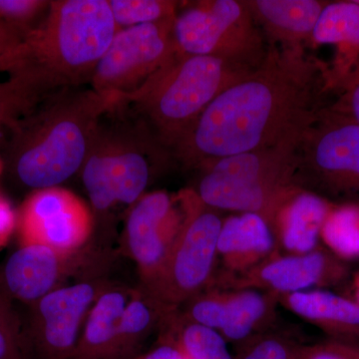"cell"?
I'll list each match as a JSON object with an SVG mask.
<instances>
[{
	"instance_id": "cell-1",
	"label": "cell",
	"mask_w": 359,
	"mask_h": 359,
	"mask_svg": "<svg viewBox=\"0 0 359 359\" xmlns=\"http://www.w3.org/2000/svg\"><path fill=\"white\" fill-rule=\"evenodd\" d=\"M268 46L263 65L222 92L172 150L184 166L200 169L299 138L327 107L325 62L306 48Z\"/></svg>"
},
{
	"instance_id": "cell-2",
	"label": "cell",
	"mask_w": 359,
	"mask_h": 359,
	"mask_svg": "<svg viewBox=\"0 0 359 359\" xmlns=\"http://www.w3.org/2000/svg\"><path fill=\"white\" fill-rule=\"evenodd\" d=\"M117 30L109 0H52L43 20L23 39L9 79L39 102L90 84Z\"/></svg>"
},
{
	"instance_id": "cell-3",
	"label": "cell",
	"mask_w": 359,
	"mask_h": 359,
	"mask_svg": "<svg viewBox=\"0 0 359 359\" xmlns=\"http://www.w3.org/2000/svg\"><path fill=\"white\" fill-rule=\"evenodd\" d=\"M115 103L82 87L46 97L11 130L7 159L14 177L37 191L81 172L97 125Z\"/></svg>"
},
{
	"instance_id": "cell-4",
	"label": "cell",
	"mask_w": 359,
	"mask_h": 359,
	"mask_svg": "<svg viewBox=\"0 0 359 359\" xmlns=\"http://www.w3.org/2000/svg\"><path fill=\"white\" fill-rule=\"evenodd\" d=\"M254 71L212 56L178 55L116 104L144 123L172 154L205 108Z\"/></svg>"
},
{
	"instance_id": "cell-5",
	"label": "cell",
	"mask_w": 359,
	"mask_h": 359,
	"mask_svg": "<svg viewBox=\"0 0 359 359\" xmlns=\"http://www.w3.org/2000/svg\"><path fill=\"white\" fill-rule=\"evenodd\" d=\"M171 152L128 110L115 104L101 118L81 169L82 182L94 211L133 205L145 195L156 170Z\"/></svg>"
},
{
	"instance_id": "cell-6",
	"label": "cell",
	"mask_w": 359,
	"mask_h": 359,
	"mask_svg": "<svg viewBox=\"0 0 359 359\" xmlns=\"http://www.w3.org/2000/svg\"><path fill=\"white\" fill-rule=\"evenodd\" d=\"M301 137L208 163L200 168L202 174L194 192L217 211L254 212L269 224L299 189L294 184L295 149Z\"/></svg>"
},
{
	"instance_id": "cell-7",
	"label": "cell",
	"mask_w": 359,
	"mask_h": 359,
	"mask_svg": "<svg viewBox=\"0 0 359 359\" xmlns=\"http://www.w3.org/2000/svg\"><path fill=\"white\" fill-rule=\"evenodd\" d=\"M294 184L332 204H359V123L323 108L295 149Z\"/></svg>"
},
{
	"instance_id": "cell-8",
	"label": "cell",
	"mask_w": 359,
	"mask_h": 359,
	"mask_svg": "<svg viewBox=\"0 0 359 359\" xmlns=\"http://www.w3.org/2000/svg\"><path fill=\"white\" fill-rule=\"evenodd\" d=\"M173 36L179 55L212 56L256 70L268 47L245 1L205 0L178 13Z\"/></svg>"
},
{
	"instance_id": "cell-9",
	"label": "cell",
	"mask_w": 359,
	"mask_h": 359,
	"mask_svg": "<svg viewBox=\"0 0 359 359\" xmlns=\"http://www.w3.org/2000/svg\"><path fill=\"white\" fill-rule=\"evenodd\" d=\"M185 221L159 276L143 287L174 313L189 299L210 289L216 278L218 238L223 219L194 190L181 193Z\"/></svg>"
},
{
	"instance_id": "cell-10",
	"label": "cell",
	"mask_w": 359,
	"mask_h": 359,
	"mask_svg": "<svg viewBox=\"0 0 359 359\" xmlns=\"http://www.w3.org/2000/svg\"><path fill=\"white\" fill-rule=\"evenodd\" d=\"M175 20L117 30L94 71L91 88L116 100L136 91L170 65L179 55L173 36Z\"/></svg>"
},
{
	"instance_id": "cell-11",
	"label": "cell",
	"mask_w": 359,
	"mask_h": 359,
	"mask_svg": "<svg viewBox=\"0 0 359 359\" xmlns=\"http://www.w3.org/2000/svg\"><path fill=\"white\" fill-rule=\"evenodd\" d=\"M104 278H86L61 285L33 304L25 328L32 359H72L85 320L99 295L110 287Z\"/></svg>"
},
{
	"instance_id": "cell-12",
	"label": "cell",
	"mask_w": 359,
	"mask_h": 359,
	"mask_svg": "<svg viewBox=\"0 0 359 359\" xmlns=\"http://www.w3.org/2000/svg\"><path fill=\"white\" fill-rule=\"evenodd\" d=\"M93 226L91 208L61 186L34 191L18 212L20 244L45 245L66 254L83 250Z\"/></svg>"
},
{
	"instance_id": "cell-13",
	"label": "cell",
	"mask_w": 359,
	"mask_h": 359,
	"mask_svg": "<svg viewBox=\"0 0 359 359\" xmlns=\"http://www.w3.org/2000/svg\"><path fill=\"white\" fill-rule=\"evenodd\" d=\"M185 221L181 194L177 197L165 191L147 193L128 212L125 244L140 273L143 287L155 282Z\"/></svg>"
},
{
	"instance_id": "cell-14",
	"label": "cell",
	"mask_w": 359,
	"mask_h": 359,
	"mask_svg": "<svg viewBox=\"0 0 359 359\" xmlns=\"http://www.w3.org/2000/svg\"><path fill=\"white\" fill-rule=\"evenodd\" d=\"M347 276L346 263L320 245L304 255L276 252L242 275H217L212 287L252 289L283 295L339 285Z\"/></svg>"
},
{
	"instance_id": "cell-15",
	"label": "cell",
	"mask_w": 359,
	"mask_h": 359,
	"mask_svg": "<svg viewBox=\"0 0 359 359\" xmlns=\"http://www.w3.org/2000/svg\"><path fill=\"white\" fill-rule=\"evenodd\" d=\"M81 252L66 254L45 245L21 244L4 264L0 290L11 299L32 306L83 268Z\"/></svg>"
},
{
	"instance_id": "cell-16",
	"label": "cell",
	"mask_w": 359,
	"mask_h": 359,
	"mask_svg": "<svg viewBox=\"0 0 359 359\" xmlns=\"http://www.w3.org/2000/svg\"><path fill=\"white\" fill-rule=\"evenodd\" d=\"M334 49L327 65V88L337 93L359 75V4L354 0L327 2L321 11L311 46Z\"/></svg>"
},
{
	"instance_id": "cell-17",
	"label": "cell",
	"mask_w": 359,
	"mask_h": 359,
	"mask_svg": "<svg viewBox=\"0 0 359 359\" xmlns=\"http://www.w3.org/2000/svg\"><path fill=\"white\" fill-rule=\"evenodd\" d=\"M217 250L224 268L219 276L242 275L280 252L271 226L254 212L223 219Z\"/></svg>"
},
{
	"instance_id": "cell-18",
	"label": "cell",
	"mask_w": 359,
	"mask_h": 359,
	"mask_svg": "<svg viewBox=\"0 0 359 359\" xmlns=\"http://www.w3.org/2000/svg\"><path fill=\"white\" fill-rule=\"evenodd\" d=\"M334 205L304 189H297L269 222L278 252L304 255L320 247L321 229Z\"/></svg>"
},
{
	"instance_id": "cell-19",
	"label": "cell",
	"mask_w": 359,
	"mask_h": 359,
	"mask_svg": "<svg viewBox=\"0 0 359 359\" xmlns=\"http://www.w3.org/2000/svg\"><path fill=\"white\" fill-rule=\"evenodd\" d=\"M269 45L285 49L306 48L327 1L318 0H249L245 1Z\"/></svg>"
},
{
	"instance_id": "cell-20",
	"label": "cell",
	"mask_w": 359,
	"mask_h": 359,
	"mask_svg": "<svg viewBox=\"0 0 359 359\" xmlns=\"http://www.w3.org/2000/svg\"><path fill=\"white\" fill-rule=\"evenodd\" d=\"M135 290L111 285L90 309L72 359H120L118 349L120 320Z\"/></svg>"
},
{
	"instance_id": "cell-21",
	"label": "cell",
	"mask_w": 359,
	"mask_h": 359,
	"mask_svg": "<svg viewBox=\"0 0 359 359\" xmlns=\"http://www.w3.org/2000/svg\"><path fill=\"white\" fill-rule=\"evenodd\" d=\"M280 302L304 320L339 339L359 337L358 302L323 290L280 295Z\"/></svg>"
},
{
	"instance_id": "cell-22",
	"label": "cell",
	"mask_w": 359,
	"mask_h": 359,
	"mask_svg": "<svg viewBox=\"0 0 359 359\" xmlns=\"http://www.w3.org/2000/svg\"><path fill=\"white\" fill-rule=\"evenodd\" d=\"M226 292L224 327L219 330L226 342L240 344L268 330L275 318L280 295L252 289Z\"/></svg>"
},
{
	"instance_id": "cell-23",
	"label": "cell",
	"mask_w": 359,
	"mask_h": 359,
	"mask_svg": "<svg viewBox=\"0 0 359 359\" xmlns=\"http://www.w3.org/2000/svg\"><path fill=\"white\" fill-rule=\"evenodd\" d=\"M173 313L142 287L135 290L120 320V359H135L141 344Z\"/></svg>"
},
{
	"instance_id": "cell-24",
	"label": "cell",
	"mask_w": 359,
	"mask_h": 359,
	"mask_svg": "<svg viewBox=\"0 0 359 359\" xmlns=\"http://www.w3.org/2000/svg\"><path fill=\"white\" fill-rule=\"evenodd\" d=\"M163 327L165 339L172 340L185 359H233L223 335L186 320L178 311L168 316Z\"/></svg>"
},
{
	"instance_id": "cell-25",
	"label": "cell",
	"mask_w": 359,
	"mask_h": 359,
	"mask_svg": "<svg viewBox=\"0 0 359 359\" xmlns=\"http://www.w3.org/2000/svg\"><path fill=\"white\" fill-rule=\"evenodd\" d=\"M320 240L341 261L359 259V204L334 205L321 229Z\"/></svg>"
},
{
	"instance_id": "cell-26",
	"label": "cell",
	"mask_w": 359,
	"mask_h": 359,
	"mask_svg": "<svg viewBox=\"0 0 359 359\" xmlns=\"http://www.w3.org/2000/svg\"><path fill=\"white\" fill-rule=\"evenodd\" d=\"M118 30L131 26L175 20L179 2L171 0H109Z\"/></svg>"
},
{
	"instance_id": "cell-27",
	"label": "cell",
	"mask_w": 359,
	"mask_h": 359,
	"mask_svg": "<svg viewBox=\"0 0 359 359\" xmlns=\"http://www.w3.org/2000/svg\"><path fill=\"white\" fill-rule=\"evenodd\" d=\"M238 346L233 359H301L304 347L285 335L266 330Z\"/></svg>"
},
{
	"instance_id": "cell-28",
	"label": "cell",
	"mask_w": 359,
	"mask_h": 359,
	"mask_svg": "<svg viewBox=\"0 0 359 359\" xmlns=\"http://www.w3.org/2000/svg\"><path fill=\"white\" fill-rule=\"evenodd\" d=\"M11 301L0 290V359H32L25 328Z\"/></svg>"
},
{
	"instance_id": "cell-29",
	"label": "cell",
	"mask_w": 359,
	"mask_h": 359,
	"mask_svg": "<svg viewBox=\"0 0 359 359\" xmlns=\"http://www.w3.org/2000/svg\"><path fill=\"white\" fill-rule=\"evenodd\" d=\"M39 101L15 80L0 82V128L11 130L21 118L32 112Z\"/></svg>"
},
{
	"instance_id": "cell-30",
	"label": "cell",
	"mask_w": 359,
	"mask_h": 359,
	"mask_svg": "<svg viewBox=\"0 0 359 359\" xmlns=\"http://www.w3.org/2000/svg\"><path fill=\"white\" fill-rule=\"evenodd\" d=\"M50 4L49 0H0V18L26 36L43 20Z\"/></svg>"
},
{
	"instance_id": "cell-31",
	"label": "cell",
	"mask_w": 359,
	"mask_h": 359,
	"mask_svg": "<svg viewBox=\"0 0 359 359\" xmlns=\"http://www.w3.org/2000/svg\"><path fill=\"white\" fill-rule=\"evenodd\" d=\"M25 35L0 18V72L11 73Z\"/></svg>"
},
{
	"instance_id": "cell-32",
	"label": "cell",
	"mask_w": 359,
	"mask_h": 359,
	"mask_svg": "<svg viewBox=\"0 0 359 359\" xmlns=\"http://www.w3.org/2000/svg\"><path fill=\"white\" fill-rule=\"evenodd\" d=\"M301 359H359V348L341 342L314 344L302 347Z\"/></svg>"
},
{
	"instance_id": "cell-33",
	"label": "cell",
	"mask_w": 359,
	"mask_h": 359,
	"mask_svg": "<svg viewBox=\"0 0 359 359\" xmlns=\"http://www.w3.org/2000/svg\"><path fill=\"white\" fill-rule=\"evenodd\" d=\"M330 106L359 123V75L339 92V98Z\"/></svg>"
},
{
	"instance_id": "cell-34",
	"label": "cell",
	"mask_w": 359,
	"mask_h": 359,
	"mask_svg": "<svg viewBox=\"0 0 359 359\" xmlns=\"http://www.w3.org/2000/svg\"><path fill=\"white\" fill-rule=\"evenodd\" d=\"M15 229H18V212L13 205L0 194V250L6 245Z\"/></svg>"
},
{
	"instance_id": "cell-35",
	"label": "cell",
	"mask_w": 359,
	"mask_h": 359,
	"mask_svg": "<svg viewBox=\"0 0 359 359\" xmlns=\"http://www.w3.org/2000/svg\"><path fill=\"white\" fill-rule=\"evenodd\" d=\"M135 359H185L179 347L172 340L164 339L147 353Z\"/></svg>"
},
{
	"instance_id": "cell-36",
	"label": "cell",
	"mask_w": 359,
	"mask_h": 359,
	"mask_svg": "<svg viewBox=\"0 0 359 359\" xmlns=\"http://www.w3.org/2000/svg\"><path fill=\"white\" fill-rule=\"evenodd\" d=\"M354 294H355V302L359 306V271L353 278Z\"/></svg>"
},
{
	"instance_id": "cell-37",
	"label": "cell",
	"mask_w": 359,
	"mask_h": 359,
	"mask_svg": "<svg viewBox=\"0 0 359 359\" xmlns=\"http://www.w3.org/2000/svg\"><path fill=\"white\" fill-rule=\"evenodd\" d=\"M1 170H2V163H1V160H0V173H1Z\"/></svg>"
},
{
	"instance_id": "cell-38",
	"label": "cell",
	"mask_w": 359,
	"mask_h": 359,
	"mask_svg": "<svg viewBox=\"0 0 359 359\" xmlns=\"http://www.w3.org/2000/svg\"><path fill=\"white\" fill-rule=\"evenodd\" d=\"M354 1H355L356 4H359V0H354Z\"/></svg>"
}]
</instances>
